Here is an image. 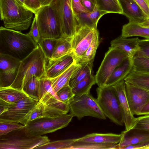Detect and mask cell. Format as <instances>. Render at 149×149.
Wrapping results in <instances>:
<instances>
[{
    "label": "cell",
    "instance_id": "10",
    "mask_svg": "<svg viewBox=\"0 0 149 149\" xmlns=\"http://www.w3.org/2000/svg\"><path fill=\"white\" fill-rule=\"evenodd\" d=\"M128 57L127 55L120 49L109 47L95 76L98 86H104L114 70Z\"/></svg>",
    "mask_w": 149,
    "mask_h": 149
},
{
    "label": "cell",
    "instance_id": "33",
    "mask_svg": "<svg viewBox=\"0 0 149 149\" xmlns=\"http://www.w3.org/2000/svg\"><path fill=\"white\" fill-rule=\"evenodd\" d=\"M40 78L33 77L26 83L22 89L28 96L39 101Z\"/></svg>",
    "mask_w": 149,
    "mask_h": 149
},
{
    "label": "cell",
    "instance_id": "25",
    "mask_svg": "<svg viewBox=\"0 0 149 149\" xmlns=\"http://www.w3.org/2000/svg\"><path fill=\"white\" fill-rule=\"evenodd\" d=\"M106 14V12L99 10L95 5L92 12L82 13L76 16L78 25L86 24L90 26H97L99 20Z\"/></svg>",
    "mask_w": 149,
    "mask_h": 149
},
{
    "label": "cell",
    "instance_id": "18",
    "mask_svg": "<svg viewBox=\"0 0 149 149\" xmlns=\"http://www.w3.org/2000/svg\"><path fill=\"white\" fill-rule=\"evenodd\" d=\"M121 138L118 144L117 149L124 147L149 141V132L132 128L122 132Z\"/></svg>",
    "mask_w": 149,
    "mask_h": 149
},
{
    "label": "cell",
    "instance_id": "53",
    "mask_svg": "<svg viewBox=\"0 0 149 149\" xmlns=\"http://www.w3.org/2000/svg\"><path fill=\"white\" fill-rule=\"evenodd\" d=\"M53 0H40L41 6L49 5Z\"/></svg>",
    "mask_w": 149,
    "mask_h": 149
},
{
    "label": "cell",
    "instance_id": "32",
    "mask_svg": "<svg viewBox=\"0 0 149 149\" xmlns=\"http://www.w3.org/2000/svg\"><path fill=\"white\" fill-rule=\"evenodd\" d=\"M99 44V33L95 36L91 45L80 58L76 61L77 63H93L96 52Z\"/></svg>",
    "mask_w": 149,
    "mask_h": 149
},
{
    "label": "cell",
    "instance_id": "14",
    "mask_svg": "<svg viewBox=\"0 0 149 149\" xmlns=\"http://www.w3.org/2000/svg\"><path fill=\"white\" fill-rule=\"evenodd\" d=\"M125 87L131 111L134 115H138L149 100V91L126 81Z\"/></svg>",
    "mask_w": 149,
    "mask_h": 149
},
{
    "label": "cell",
    "instance_id": "1",
    "mask_svg": "<svg viewBox=\"0 0 149 149\" xmlns=\"http://www.w3.org/2000/svg\"><path fill=\"white\" fill-rule=\"evenodd\" d=\"M29 32L0 28V53L7 54L22 61L38 46Z\"/></svg>",
    "mask_w": 149,
    "mask_h": 149
},
{
    "label": "cell",
    "instance_id": "13",
    "mask_svg": "<svg viewBox=\"0 0 149 149\" xmlns=\"http://www.w3.org/2000/svg\"><path fill=\"white\" fill-rule=\"evenodd\" d=\"M38 101L29 96L19 100L13 107L0 115V121L19 123Z\"/></svg>",
    "mask_w": 149,
    "mask_h": 149
},
{
    "label": "cell",
    "instance_id": "55",
    "mask_svg": "<svg viewBox=\"0 0 149 149\" xmlns=\"http://www.w3.org/2000/svg\"><path fill=\"white\" fill-rule=\"evenodd\" d=\"M118 4L120 5L118 0H113Z\"/></svg>",
    "mask_w": 149,
    "mask_h": 149
},
{
    "label": "cell",
    "instance_id": "30",
    "mask_svg": "<svg viewBox=\"0 0 149 149\" xmlns=\"http://www.w3.org/2000/svg\"><path fill=\"white\" fill-rule=\"evenodd\" d=\"M71 39L62 37L58 39L51 59L58 58L72 53Z\"/></svg>",
    "mask_w": 149,
    "mask_h": 149
},
{
    "label": "cell",
    "instance_id": "17",
    "mask_svg": "<svg viewBox=\"0 0 149 149\" xmlns=\"http://www.w3.org/2000/svg\"><path fill=\"white\" fill-rule=\"evenodd\" d=\"M112 86L116 92L123 110L125 130H129L134 125L136 118L131 111L127 99L125 81L123 80Z\"/></svg>",
    "mask_w": 149,
    "mask_h": 149
},
{
    "label": "cell",
    "instance_id": "27",
    "mask_svg": "<svg viewBox=\"0 0 149 149\" xmlns=\"http://www.w3.org/2000/svg\"><path fill=\"white\" fill-rule=\"evenodd\" d=\"M28 96L22 90L10 86L0 88V99L10 103H15Z\"/></svg>",
    "mask_w": 149,
    "mask_h": 149
},
{
    "label": "cell",
    "instance_id": "24",
    "mask_svg": "<svg viewBox=\"0 0 149 149\" xmlns=\"http://www.w3.org/2000/svg\"><path fill=\"white\" fill-rule=\"evenodd\" d=\"M121 36L124 38L139 36L149 39V28L142 26L138 23L129 21L123 26Z\"/></svg>",
    "mask_w": 149,
    "mask_h": 149
},
{
    "label": "cell",
    "instance_id": "15",
    "mask_svg": "<svg viewBox=\"0 0 149 149\" xmlns=\"http://www.w3.org/2000/svg\"><path fill=\"white\" fill-rule=\"evenodd\" d=\"M42 106V117H53L67 114L69 105L62 102L50 92L43 94L39 100Z\"/></svg>",
    "mask_w": 149,
    "mask_h": 149
},
{
    "label": "cell",
    "instance_id": "36",
    "mask_svg": "<svg viewBox=\"0 0 149 149\" xmlns=\"http://www.w3.org/2000/svg\"><path fill=\"white\" fill-rule=\"evenodd\" d=\"M58 40L54 38H40L38 45L47 58L51 59Z\"/></svg>",
    "mask_w": 149,
    "mask_h": 149
},
{
    "label": "cell",
    "instance_id": "43",
    "mask_svg": "<svg viewBox=\"0 0 149 149\" xmlns=\"http://www.w3.org/2000/svg\"><path fill=\"white\" fill-rule=\"evenodd\" d=\"M72 6L76 17L82 13L90 12L83 6L80 0H72Z\"/></svg>",
    "mask_w": 149,
    "mask_h": 149
},
{
    "label": "cell",
    "instance_id": "6",
    "mask_svg": "<svg viewBox=\"0 0 149 149\" xmlns=\"http://www.w3.org/2000/svg\"><path fill=\"white\" fill-rule=\"evenodd\" d=\"M35 15L40 38L58 39L63 37L60 22L50 5L42 7Z\"/></svg>",
    "mask_w": 149,
    "mask_h": 149
},
{
    "label": "cell",
    "instance_id": "38",
    "mask_svg": "<svg viewBox=\"0 0 149 149\" xmlns=\"http://www.w3.org/2000/svg\"><path fill=\"white\" fill-rule=\"evenodd\" d=\"M42 106L39 101L37 104L33 107L25 116L19 123L25 125L36 119L42 117Z\"/></svg>",
    "mask_w": 149,
    "mask_h": 149
},
{
    "label": "cell",
    "instance_id": "42",
    "mask_svg": "<svg viewBox=\"0 0 149 149\" xmlns=\"http://www.w3.org/2000/svg\"><path fill=\"white\" fill-rule=\"evenodd\" d=\"M132 128L149 132V114L136 118L134 124Z\"/></svg>",
    "mask_w": 149,
    "mask_h": 149
},
{
    "label": "cell",
    "instance_id": "50",
    "mask_svg": "<svg viewBox=\"0 0 149 149\" xmlns=\"http://www.w3.org/2000/svg\"><path fill=\"white\" fill-rule=\"evenodd\" d=\"M83 6L90 12L94 9L95 5L90 0H80Z\"/></svg>",
    "mask_w": 149,
    "mask_h": 149
},
{
    "label": "cell",
    "instance_id": "28",
    "mask_svg": "<svg viewBox=\"0 0 149 149\" xmlns=\"http://www.w3.org/2000/svg\"><path fill=\"white\" fill-rule=\"evenodd\" d=\"M93 63L80 64L81 67L73 74L70 80L69 86L72 89L79 82L92 73Z\"/></svg>",
    "mask_w": 149,
    "mask_h": 149
},
{
    "label": "cell",
    "instance_id": "58",
    "mask_svg": "<svg viewBox=\"0 0 149 149\" xmlns=\"http://www.w3.org/2000/svg\"></svg>",
    "mask_w": 149,
    "mask_h": 149
},
{
    "label": "cell",
    "instance_id": "31",
    "mask_svg": "<svg viewBox=\"0 0 149 149\" xmlns=\"http://www.w3.org/2000/svg\"><path fill=\"white\" fill-rule=\"evenodd\" d=\"M96 83L95 76L92 73L79 82L72 90L75 96L89 94L91 88Z\"/></svg>",
    "mask_w": 149,
    "mask_h": 149
},
{
    "label": "cell",
    "instance_id": "19",
    "mask_svg": "<svg viewBox=\"0 0 149 149\" xmlns=\"http://www.w3.org/2000/svg\"><path fill=\"white\" fill-rule=\"evenodd\" d=\"M123 15L129 22L140 23L148 17L134 0H118Z\"/></svg>",
    "mask_w": 149,
    "mask_h": 149
},
{
    "label": "cell",
    "instance_id": "8",
    "mask_svg": "<svg viewBox=\"0 0 149 149\" xmlns=\"http://www.w3.org/2000/svg\"><path fill=\"white\" fill-rule=\"evenodd\" d=\"M69 107L70 114L79 120L86 116L102 120L106 119L97 99L90 93L75 96L69 104Z\"/></svg>",
    "mask_w": 149,
    "mask_h": 149
},
{
    "label": "cell",
    "instance_id": "16",
    "mask_svg": "<svg viewBox=\"0 0 149 149\" xmlns=\"http://www.w3.org/2000/svg\"><path fill=\"white\" fill-rule=\"evenodd\" d=\"M74 62H76L72 53L58 58H47L45 72L43 77L54 78Z\"/></svg>",
    "mask_w": 149,
    "mask_h": 149
},
{
    "label": "cell",
    "instance_id": "23",
    "mask_svg": "<svg viewBox=\"0 0 149 149\" xmlns=\"http://www.w3.org/2000/svg\"><path fill=\"white\" fill-rule=\"evenodd\" d=\"M121 138V134L93 133L75 139V141L97 143L118 144L120 141Z\"/></svg>",
    "mask_w": 149,
    "mask_h": 149
},
{
    "label": "cell",
    "instance_id": "20",
    "mask_svg": "<svg viewBox=\"0 0 149 149\" xmlns=\"http://www.w3.org/2000/svg\"><path fill=\"white\" fill-rule=\"evenodd\" d=\"M139 40L138 37L127 38H124L120 36L111 41V46L122 50L132 60L139 51Z\"/></svg>",
    "mask_w": 149,
    "mask_h": 149
},
{
    "label": "cell",
    "instance_id": "47",
    "mask_svg": "<svg viewBox=\"0 0 149 149\" xmlns=\"http://www.w3.org/2000/svg\"><path fill=\"white\" fill-rule=\"evenodd\" d=\"M143 11L144 13L149 18V0H134Z\"/></svg>",
    "mask_w": 149,
    "mask_h": 149
},
{
    "label": "cell",
    "instance_id": "37",
    "mask_svg": "<svg viewBox=\"0 0 149 149\" xmlns=\"http://www.w3.org/2000/svg\"><path fill=\"white\" fill-rule=\"evenodd\" d=\"M75 141V139H69L49 142L36 147V149H67Z\"/></svg>",
    "mask_w": 149,
    "mask_h": 149
},
{
    "label": "cell",
    "instance_id": "59",
    "mask_svg": "<svg viewBox=\"0 0 149 149\" xmlns=\"http://www.w3.org/2000/svg\"><path fill=\"white\" fill-rule=\"evenodd\" d=\"M135 1V0H134Z\"/></svg>",
    "mask_w": 149,
    "mask_h": 149
},
{
    "label": "cell",
    "instance_id": "11",
    "mask_svg": "<svg viewBox=\"0 0 149 149\" xmlns=\"http://www.w3.org/2000/svg\"><path fill=\"white\" fill-rule=\"evenodd\" d=\"M98 31L97 26L86 24L77 26L71 39L72 53L76 62L88 48Z\"/></svg>",
    "mask_w": 149,
    "mask_h": 149
},
{
    "label": "cell",
    "instance_id": "41",
    "mask_svg": "<svg viewBox=\"0 0 149 149\" xmlns=\"http://www.w3.org/2000/svg\"><path fill=\"white\" fill-rule=\"evenodd\" d=\"M25 125L19 123L8 121H0V136L14 130L22 128Z\"/></svg>",
    "mask_w": 149,
    "mask_h": 149
},
{
    "label": "cell",
    "instance_id": "44",
    "mask_svg": "<svg viewBox=\"0 0 149 149\" xmlns=\"http://www.w3.org/2000/svg\"><path fill=\"white\" fill-rule=\"evenodd\" d=\"M139 51L136 55L149 57V39L140 40L139 42Z\"/></svg>",
    "mask_w": 149,
    "mask_h": 149
},
{
    "label": "cell",
    "instance_id": "56",
    "mask_svg": "<svg viewBox=\"0 0 149 149\" xmlns=\"http://www.w3.org/2000/svg\"><path fill=\"white\" fill-rule=\"evenodd\" d=\"M143 149H149V145L144 148Z\"/></svg>",
    "mask_w": 149,
    "mask_h": 149
},
{
    "label": "cell",
    "instance_id": "40",
    "mask_svg": "<svg viewBox=\"0 0 149 149\" xmlns=\"http://www.w3.org/2000/svg\"><path fill=\"white\" fill-rule=\"evenodd\" d=\"M56 94L60 101L69 105L73 100L75 96L72 89L69 86L62 88Z\"/></svg>",
    "mask_w": 149,
    "mask_h": 149
},
{
    "label": "cell",
    "instance_id": "39",
    "mask_svg": "<svg viewBox=\"0 0 149 149\" xmlns=\"http://www.w3.org/2000/svg\"><path fill=\"white\" fill-rule=\"evenodd\" d=\"M52 78L42 77L40 79L39 100L42 95L47 92L51 93L54 96L59 100L56 93L52 89Z\"/></svg>",
    "mask_w": 149,
    "mask_h": 149
},
{
    "label": "cell",
    "instance_id": "52",
    "mask_svg": "<svg viewBox=\"0 0 149 149\" xmlns=\"http://www.w3.org/2000/svg\"><path fill=\"white\" fill-rule=\"evenodd\" d=\"M138 23L142 26L149 28V18H148L143 22Z\"/></svg>",
    "mask_w": 149,
    "mask_h": 149
},
{
    "label": "cell",
    "instance_id": "51",
    "mask_svg": "<svg viewBox=\"0 0 149 149\" xmlns=\"http://www.w3.org/2000/svg\"><path fill=\"white\" fill-rule=\"evenodd\" d=\"M149 114V100L142 109L138 115Z\"/></svg>",
    "mask_w": 149,
    "mask_h": 149
},
{
    "label": "cell",
    "instance_id": "35",
    "mask_svg": "<svg viewBox=\"0 0 149 149\" xmlns=\"http://www.w3.org/2000/svg\"><path fill=\"white\" fill-rule=\"evenodd\" d=\"M132 70L149 73V57L135 55L132 59Z\"/></svg>",
    "mask_w": 149,
    "mask_h": 149
},
{
    "label": "cell",
    "instance_id": "54",
    "mask_svg": "<svg viewBox=\"0 0 149 149\" xmlns=\"http://www.w3.org/2000/svg\"><path fill=\"white\" fill-rule=\"evenodd\" d=\"M95 5H96V0H90Z\"/></svg>",
    "mask_w": 149,
    "mask_h": 149
},
{
    "label": "cell",
    "instance_id": "57",
    "mask_svg": "<svg viewBox=\"0 0 149 149\" xmlns=\"http://www.w3.org/2000/svg\"><path fill=\"white\" fill-rule=\"evenodd\" d=\"M19 0L20 1H21V2H22V3H23L24 4V0Z\"/></svg>",
    "mask_w": 149,
    "mask_h": 149
},
{
    "label": "cell",
    "instance_id": "3",
    "mask_svg": "<svg viewBox=\"0 0 149 149\" xmlns=\"http://www.w3.org/2000/svg\"><path fill=\"white\" fill-rule=\"evenodd\" d=\"M47 60V58L38 45L35 49L21 61L16 78L10 87L22 90L26 83L32 77L40 79L43 77Z\"/></svg>",
    "mask_w": 149,
    "mask_h": 149
},
{
    "label": "cell",
    "instance_id": "26",
    "mask_svg": "<svg viewBox=\"0 0 149 149\" xmlns=\"http://www.w3.org/2000/svg\"><path fill=\"white\" fill-rule=\"evenodd\" d=\"M124 80L149 91V73L132 70Z\"/></svg>",
    "mask_w": 149,
    "mask_h": 149
},
{
    "label": "cell",
    "instance_id": "5",
    "mask_svg": "<svg viewBox=\"0 0 149 149\" xmlns=\"http://www.w3.org/2000/svg\"><path fill=\"white\" fill-rule=\"evenodd\" d=\"M96 91L97 100L106 117L116 125H123V111L114 88L112 86L98 87Z\"/></svg>",
    "mask_w": 149,
    "mask_h": 149
},
{
    "label": "cell",
    "instance_id": "48",
    "mask_svg": "<svg viewBox=\"0 0 149 149\" xmlns=\"http://www.w3.org/2000/svg\"><path fill=\"white\" fill-rule=\"evenodd\" d=\"M16 103H10L0 99V115L13 107Z\"/></svg>",
    "mask_w": 149,
    "mask_h": 149
},
{
    "label": "cell",
    "instance_id": "29",
    "mask_svg": "<svg viewBox=\"0 0 149 149\" xmlns=\"http://www.w3.org/2000/svg\"><path fill=\"white\" fill-rule=\"evenodd\" d=\"M117 145L118 144L116 143H97L75 141L68 146L67 149H117Z\"/></svg>",
    "mask_w": 149,
    "mask_h": 149
},
{
    "label": "cell",
    "instance_id": "2",
    "mask_svg": "<svg viewBox=\"0 0 149 149\" xmlns=\"http://www.w3.org/2000/svg\"><path fill=\"white\" fill-rule=\"evenodd\" d=\"M0 14L5 27L21 31L29 28L34 14L19 0H0Z\"/></svg>",
    "mask_w": 149,
    "mask_h": 149
},
{
    "label": "cell",
    "instance_id": "4",
    "mask_svg": "<svg viewBox=\"0 0 149 149\" xmlns=\"http://www.w3.org/2000/svg\"><path fill=\"white\" fill-rule=\"evenodd\" d=\"M50 141L48 137L28 133L25 127L0 136V149H32Z\"/></svg>",
    "mask_w": 149,
    "mask_h": 149
},
{
    "label": "cell",
    "instance_id": "12",
    "mask_svg": "<svg viewBox=\"0 0 149 149\" xmlns=\"http://www.w3.org/2000/svg\"><path fill=\"white\" fill-rule=\"evenodd\" d=\"M21 61L0 53V88L10 86L17 75Z\"/></svg>",
    "mask_w": 149,
    "mask_h": 149
},
{
    "label": "cell",
    "instance_id": "34",
    "mask_svg": "<svg viewBox=\"0 0 149 149\" xmlns=\"http://www.w3.org/2000/svg\"><path fill=\"white\" fill-rule=\"evenodd\" d=\"M96 6L98 9L107 14L117 13L123 15V11L120 5L113 0H96Z\"/></svg>",
    "mask_w": 149,
    "mask_h": 149
},
{
    "label": "cell",
    "instance_id": "49",
    "mask_svg": "<svg viewBox=\"0 0 149 149\" xmlns=\"http://www.w3.org/2000/svg\"><path fill=\"white\" fill-rule=\"evenodd\" d=\"M149 145V141L125 146L122 148L121 149H143L144 148Z\"/></svg>",
    "mask_w": 149,
    "mask_h": 149
},
{
    "label": "cell",
    "instance_id": "21",
    "mask_svg": "<svg viewBox=\"0 0 149 149\" xmlns=\"http://www.w3.org/2000/svg\"><path fill=\"white\" fill-rule=\"evenodd\" d=\"M132 68V60L128 57L114 70L104 86H112L123 80L131 71Z\"/></svg>",
    "mask_w": 149,
    "mask_h": 149
},
{
    "label": "cell",
    "instance_id": "46",
    "mask_svg": "<svg viewBox=\"0 0 149 149\" xmlns=\"http://www.w3.org/2000/svg\"><path fill=\"white\" fill-rule=\"evenodd\" d=\"M24 4L27 8L36 14L42 7L40 0H24Z\"/></svg>",
    "mask_w": 149,
    "mask_h": 149
},
{
    "label": "cell",
    "instance_id": "45",
    "mask_svg": "<svg viewBox=\"0 0 149 149\" xmlns=\"http://www.w3.org/2000/svg\"><path fill=\"white\" fill-rule=\"evenodd\" d=\"M29 32L34 41L38 44L40 38L38 25L37 18L36 15H35L33 20L31 30Z\"/></svg>",
    "mask_w": 149,
    "mask_h": 149
},
{
    "label": "cell",
    "instance_id": "22",
    "mask_svg": "<svg viewBox=\"0 0 149 149\" xmlns=\"http://www.w3.org/2000/svg\"><path fill=\"white\" fill-rule=\"evenodd\" d=\"M81 66L80 64L74 62L62 73L52 78L53 90L56 93L62 88L69 86L72 75Z\"/></svg>",
    "mask_w": 149,
    "mask_h": 149
},
{
    "label": "cell",
    "instance_id": "7",
    "mask_svg": "<svg viewBox=\"0 0 149 149\" xmlns=\"http://www.w3.org/2000/svg\"><path fill=\"white\" fill-rule=\"evenodd\" d=\"M74 116L71 114L53 117L37 118L25 125L27 132L31 135L41 136L67 126Z\"/></svg>",
    "mask_w": 149,
    "mask_h": 149
},
{
    "label": "cell",
    "instance_id": "9",
    "mask_svg": "<svg viewBox=\"0 0 149 149\" xmlns=\"http://www.w3.org/2000/svg\"><path fill=\"white\" fill-rule=\"evenodd\" d=\"M60 22L63 37L72 38L78 25L72 6V0H53L49 5Z\"/></svg>",
    "mask_w": 149,
    "mask_h": 149
}]
</instances>
